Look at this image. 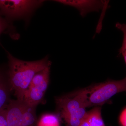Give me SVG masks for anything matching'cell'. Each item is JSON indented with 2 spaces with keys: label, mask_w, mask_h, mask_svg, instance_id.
<instances>
[{
  "label": "cell",
  "mask_w": 126,
  "mask_h": 126,
  "mask_svg": "<svg viewBox=\"0 0 126 126\" xmlns=\"http://www.w3.org/2000/svg\"><path fill=\"white\" fill-rule=\"evenodd\" d=\"M0 126H8L6 121V108L0 111Z\"/></svg>",
  "instance_id": "4fadbf2b"
},
{
  "label": "cell",
  "mask_w": 126,
  "mask_h": 126,
  "mask_svg": "<svg viewBox=\"0 0 126 126\" xmlns=\"http://www.w3.org/2000/svg\"><path fill=\"white\" fill-rule=\"evenodd\" d=\"M79 126H90L86 119H84Z\"/></svg>",
  "instance_id": "9a60e30c"
},
{
  "label": "cell",
  "mask_w": 126,
  "mask_h": 126,
  "mask_svg": "<svg viewBox=\"0 0 126 126\" xmlns=\"http://www.w3.org/2000/svg\"><path fill=\"white\" fill-rule=\"evenodd\" d=\"M51 65L36 73L25 92L23 101L36 107L43 101L49 81Z\"/></svg>",
  "instance_id": "5b68a950"
},
{
  "label": "cell",
  "mask_w": 126,
  "mask_h": 126,
  "mask_svg": "<svg viewBox=\"0 0 126 126\" xmlns=\"http://www.w3.org/2000/svg\"><path fill=\"white\" fill-rule=\"evenodd\" d=\"M85 119L90 126H105L102 118L100 107H94L87 112Z\"/></svg>",
  "instance_id": "9c48e42d"
},
{
  "label": "cell",
  "mask_w": 126,
  "mask_h": 126,
  "mask_svg": "<svg viewBox=\"0 0 126 126\" xmlns=\"http://www.w3.org/2000/svg\"><path fill=\"white\" fill-rule=\"evenodd\" d=\"M59 120L58 115L46 114L41 118L37 126H59Z\"/></svg>",
  "instance_id": "30bf717a"
},
{
  "label": "cell",
  "mask_w": 126,
  "mask_h": 126,
  "mask_svg": "<svg viewBox=\"0 0 126 126\" xmlns=\"http://www.w3.org/2000/svg\"><path fill=\"white\" fill-rule=\"evenodd\" d=\"M88 108L100 107L113 96L126 91V77L120 80H108L89 86Z\"/></svg>",
  "instance_id": "277c9868"
},
{
  "label": "cell",
  "mask_w": 126,
  "mask_h": 126,
  "mask_svg": "<svg viewBox=\"0 0 126 126\" xmlns=\"http://www.w3.org/2000/svg\"><path fill=\"white\" fill-rule=\"evenodd\" d=\"M119 121L122 126H126V108L122 112L119 117Z\"/></svg>",
  "instance_id": "5bb4252c"
},
{
  "label": "cell",
  "mask_w": 126,
  "mask_h": 126,
  "mask_svg": "<svg viewBox=\"0 0 126 126\" xmlns=\"http://www.w3.org/2000/svg\"><path fill=\"white\" fill-rule=\"evenodd\" d=\"M25 103L23 101L10 100L6 107L8 126H23V114Z\"/></svg>",
  "instance_id": "52a82bcc"
},
{
  "label": "cell",
  "mask_w": 126,
  "mask_h": 126,
  "mask_svg": "<svg viewBox=\"0 0 126 126\" xmlns=\"http://www.w3.org/2000/svg\"><path fill=\"white\" fill-rule=\"evenodd\" d=\"M10 24V23L5 18H3L0 15V36L1 33L7 30L9 27H11Z\"/></svg>",
  "instance_id": "7c38bea8"
},
{
  "label": "cell",
  "mask_w": 126,
  "mask_h": 126,
  "mask_svg": "<svg viewBox=\"0 0 126 126\" xmlns=\"http://www.w3.org/2000/svg\"><path fill=\"white\" fill-rule=\"evenodd\" d=\"M116 27L123 33V41L121 47L119 50V53L123 56L126 64V24L117 23L116 24Z\"/></svg>",
  "instance_id": "8fae6325"
},
{
  "label": "cell",
  "mask_w": 126,
  "mask_h": 126,
  "mask_svg": "<svg viewBox=\"0 0 126 126\" xmlns=\"http://www.w3.org/2000/svg\"><path fill=\"white\" fill-rule=\"evenodd\" d=\"M53 1L75 7L78 10L82 17L91 12L99 11L103 8L106 2L104 1L93 0H56Z\"/></svg>",
  "instance_id": "8992f818"
},
{
  "label": "cell",
  "mask_w": 126,
  "mask_h": 126,
  "mask_svg": "<svg viewBox=\"0 0 126 126\" xmlns=\"http://www.w3.org/2000/svg\"><path fill=\"white\" fill-rule=\"evenodd\" d=\"M44 0H0V15L10 23L13 21L23 20L27 24L34 12Z\"/></svg>",
  "instance_id": "3957f363"
},
{
  "label": "cell",
  "mask_w": 126,
  "mask_h": 126,
  "mask_svg": "<svg viewBox=\"0 0 126 126\" xmlns=\"http://www.w3.org/2000/svg\"><path fill=\"white\" fill-rule=\"evenodd\" d=\"M9 63L8 81L17 99L23 101L25 92L35 74L51 65L48 56L37 61H23L7 52Z\"/></svg>",
  "instance_id": "6da1fadb"
},
{
  "label": "cell",
  "mask_w": 126,
  "mask_h": 126,
  "mask_svg": "<svg viewBox=\"0 0 126 126\" xmlns=\"http://www.w3.org/2000/svg\"><path fill=\"white\" fill-rule=\"evenodd\" d=\"M2 74L0 73V111L6 107L10 100L9 95L11 89Z\"/></svg>",
  "instance_id": "ba28073f"
},
{
  "label": "cell",
  "mask_w": 126,
  "mask_h": 126,
  "mask_svg": "<svg viewBox=\"0 0 126 126\" xmlns=\"http://www.w3.org/2000/svg\"><path fill=\"white\" fill-rule=\"evenodd\" d=\"M89 87L79 89L55 99L59 118L67 126H79L86 118Z\"/></svg>",
  "instance_id": "7a4b0ae2"
}]
</instances>
